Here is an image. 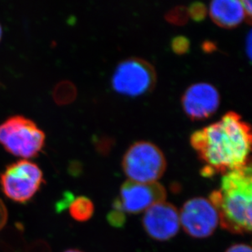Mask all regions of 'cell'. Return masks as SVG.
<instances>
[{
	"label": "cell",
	"instance_id": "obj_1",
	"mask_svg": "<svg viewBox=\"0 0 252 252\" xmlns=\"http://www.w3.org/2000/svg\"><path fill=\"white\" fill-rule=\"evenodd\" d=\"M190 141L207 164L205 176L226 173L249 164L251 126L237 113L228 112L220 121L195 131Z\"/></svg>",
	"mask_w": 252,
	"mask_h": 252
},
{
	"label": "cell",
	"instance_id": "obj_2",
	"mask_svg": "<svg viewBox=\"0 0 252 252\" xmlns=\"http://www.w3.org/2000/svg\"><path fill=\"white\" fill-rule=\"evenodd\" d=\"M209 200L219 215L222 228L233 233H250L252 217V176L250 163L228 171L221 187Z\"/></svg>",
	"mask_w": 252,
	"mask_h": 252
},
{
	"label": "cell",
	"instance_id": "obj_3",
	"mask_svg": "<svg viewBox=\"0 0 252 252\" xmlns=\"http://www.w3.org/2000/svg\"><path fill=\"white\" fill-rule=\"evenodd\" d=\"M44 142V131L22 115L9 117L0 124V143L12 155L33 157L40 152Z\"/></svg>",
	"mask_w": 252,
	"mask_h": 252
},
{
	"label": "cell",
	"instance_id": "obj_4",
	"mask_svg": "<svg viewBox=\"0 0 252 252\" xmlns=\"http://www.w3.org/2000/svg\"><path fill=\"white\" fill-rule=\"evenodd\" d=\"M166 159L156 145L136 142L129 148L123 159V168L129 180L138 183L157 182L166 170Z\"/></svg>",
	"mask_w": 252,
	"mask_h": 252
},
{
	"label": "cell",
	"instance_id": "obj_5",
	"mask_svg": "<svg viewBox=\"0 0 252 252\" xmlns=\"http://www.w3.org/2000/svg\"><path fill=\"white\" fill-rule=\"evenodd\" d=\"M44 182L43 171L35 162L18 160L0 175V186L9 199L24 203L35 195Z\"/></svg>",
	"mask_w": 252,
	"mask_h": 252
},
{
	"label": "cell",
	"instance_id": "obj_6",
	"mask_svg": "<svg viewBox=\"0 0 252 252\" xmlns=\"http://www.w3.org/2000/svg\"><path fill=\"white\" fill-rule=\"evenodd\" d=\"M156 73L152 64L145 60L129 58L117 66L112 77V86L117 93L138 96L152 90Z\"/></svg>",
	"mask_w": 252,
	"mask_h": 252
},
{
	"label": "cell",
	"instance_id": "obj_7",
	"mask_svg": "<svg viewBox=\"0 0 252 252\" xmlns=\"http://www.w3.org/2000/svg\"><path fill=\"white\" fill-rule=\"evenodd\" d=\"M180 223L189 235L204 238L212 235L219 224V215L209 199L194 197L184 204Z\"/></svg>",
	"mask_w": 252,
	"mask_h": 252
},
{
	"label": "cell",
	"instance_id": "obj_8",
	"mask_svg": "<svg viewBox=\"0 0 252 252\" xmlns=\"http://www.w3.org/2000/svg\"><path fill=\"white\" fill-rule=\"evenodd\" d=\"M164 187L158 182L138 183L130 180L122 186L120 197L114 203V209L119 212L136 214L145 212L153 205L166 199Z\"/></svg>",
	"mask_w": 252,
	"mask_h": 252
},
{
	"label": "cell",
	"instance_id": "obj_9",
	"mask_svg": "<svg viewBox=\"0 0 252 252\" xmlns=\"http://www.w3.org/2000/svg\"><path fill=\"white\" fill-rule=\"evenodd\" d=\"M143 226L148 235L157 241H167L176 235L180 229V214L173 205L158 202L146 210Z\"/></svg>",
	"mask_w": 252,
	"mask_h": 252
},
{
	"label": "cell",
	"instance_id": "obj_10",
	"mask_svg": "<svg viewBox=\"0 0 252 252\" xmlns=\"http://www.w3.org/2000/svg\"><path fill=\"white\" fill-rule=\"evenodd\" d=\"M220 97L219 92L212 84H193L182 97V106L186 114L193 120L207 119L217 111Z\"/></svg>",
	"mask_w": 252,
	"mask_h": 252
},
{
	"label": "cell",
	"instance_id": "obj_11",
	"mask_svg": "<svg viewBox=\"0 0 252 252\" xmlns=\"http://www.w3.org/2000/svg\"><path fill=\"white\" fill-rule=\"evenodd\" d=\"M210 15L220 27L233 28L245 18L243 5L238 0H216L210 5Z\"/></svg>",
	"mask_w": 252,
	"mask_h": 252
},
{
	"label": "cell",
	"instance_id": "obj_12",
	"mask_svg": "<svg viewBox=\"0 0 252 252\" xmlns=\"http://www.w3.org/2000/svg\"><path fill=\"white\" fill-rule=\"evenodd\" d=\"M94 206L89 198L80 196L75 198L69 205V213L78 221H87L93 217Z\"/></svg>",
	"mask_w": 252,
	"mask_h": 252
},
{
	"label": "cell",
	"instance_id": "obj_13",
	"mask_svg": "<svg viewBox=\"0 0 252 252\" xmlns=\"http://www.w3.org/2000/svg\"><path fill=\"white\" fill-rule=\"evenodd\" d=\"M53 95L58 104H67L76 96V88L71 82H60L53 89Z\"/></svg>",
	"mask_w": 252,
	"mask_h": 252
},
{
	"label": "cell",
	"instance_id": "obj_14",
	"mask_svg": "<svg viewBox=\"0 0 252 252\" xmlns=\"http://www.w3.org/2000/svg\"><path fill=\"white\" fill-rule=\"evenodd\" d=\"M189 17V15L188 8L184 6L174 7L166 14L167 22L176 26H183L186 24V22H188Z\"/></svg>",
	"mask_w": 252,
	"mask_h": 252
},
{
	"label": "cell",
	"instance_id": "obj_15",
	"mask_svg": "<svg viewBox=\"0 0 252 252\" xmlns=\"http://www.w3.org/2000/svg\"><path fill=\"white\" fill-rule=\"evenodd\" d=\"M189 15L196 22H201L207 16V7L202 2H193L188 8Z\"/></svg>",
	"mask_w": 252,
	"mask_h": 252
},
{
	"label": "cell",
	"instance_id": "obj_16",
	"mask_svg": "<svg viewBox=\"0 0 252 252\" xmlns=\"http://www.w3.org/2000/svg\"><path fill=\"white\" fill-rule=\"evenodd\" d=\"M189 40L188 38L184 37V36H177L174 38L171 42V48L174 53L177 54H184L188 52L189 49Z\"/></svg>",
	"mask_w": 252,
	"mask_h": 252
},
{
	"label": "cell",
	"instance_id": "obj_17",
	"mask_svg": "<svg viewBox=\"0 0 252 252\" xmlns=\"http://www.w3.org/2000/svg\"><path fill=\"white\" fill-rule=\"evenodd\" d=\"M8 219V213H7V207L2 200L0 199V230L3 228L7 224Z\"/></svg>",
	"mask_w": 252,
	"mask_h": 252
},
{
	"label": "cell",
	"instance_id": "obj_18",
	"mask_svg": "<svg viewBox=\"0 0 252 252\" xmlns=\"http://www.w3.org/2000/svg\"><path fill=\"white\" fill-rule=\"evenodd\" d=\"M226 252H252L250 246L246 244H236L228 248Z\"/></svg>",
	"mask_w": 252,
	"mask_h": 252
},
{
	"label": "cell",
	"instance_id": "obj_19",
	"mask_svg": "<svg viewBox=\"0 0 252 252\" xmlns=\"http://www.w3.org/2000/svg\"><path fill=\"white\" fill-rule=\"evenodd\" d=\"M246 17L251 18L252 12V4L251 1H241Z\"/></svg>",
	"mask_w": 252,
	"mask_h": 252
},
{
	"label": "cell",
	"instance_id": "obj_20",
	"mask_svg": "<svg viewBox=\"0 0 252 252\" xmlns=\"http://www.w3.org/2000/svg\"><path fill=\"white\" fill-rule=\"evenodd\" d=\"M246 45H247V53H248L249 59L252 58V33H248V38L246 41Z\"/></svg>",
	"mask_w": 252,
	"mask_h": 252
},
{
	"label": "cell",
	"instance_id": "obj_21",
	"mask_svg": "<svg viewBox=\"0 0 252 252\" xmlns=\"http://www.w3.org/2000/svg\"><path fill=\"white\" fill-rule=\"evenodd\" d=\"M64 252H83L81 251L75 250V249H70V250L65 251Z\"/></svg>",
	"mask_w": 252,
	"mask_h": 252
},
{
	"label": "cell",
	"instance_id": "obj_22",
	"mask_svg": "<svg viewBox=\"0 0 252 252\" xmlns=\"http://www.w3.org/2000/svg\"><path fill=\"white\" fill-rule=\"evenodd\" d=\"M1 36H2V27H1V25H0V38H1Z\"/></svg>",
	"mask_w": 252,
	"mask_h": 252
}]
</instances>
